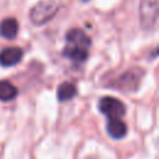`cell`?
Instances as JSON below:
<instances>
[{
	"mask_svg": "<svg viewBox=\"0 0 159 159\" xmlns=\"http://www.w3.org/2000/svg\"><path fill=\"white\" fill-rule=\"evenodd\" d=\"M91 47L89 36L80 29H71L66 34V45L63 48V55L75 61V62H84L88 57Z\"/></svg>",
	"mask_w": 159,
	"mask_h": 159,
	"instance_id": "1",
	"label": "cell"
},
{
	"mask_svg": "<svg viewBox=\"0 0 159 159\" xmlns=\"http://www.w3.org/2000/svg\"><path fill=\"white\" fill-rule=\"evenodd\" d=\"M60 5L56 0H41L30 10V20L40 26L48 22L57 14Z\"/></svg>",
	"mask_w": 159,
	"mask_h": 159,
	"instance_id": "2",
	"label": "cell"
},
{
	"mask_svg": "<svg viewBox=\"0 0 159 159\" xmlns=\"http://www.w3.org/2000/svg\"><path fill=\"white\" fill-rule=\"evenodd\" d=\"M158 17V0H142L139 5L140 25L145 30H152Z\"/></svg>",
	"mask_w": 159,
	"mask_h": 159,
	"instance_id": "3",
	"label": "cell"
},
{
	"mask_svg": "<svg viewBox=\"0 0 159 159\" xmlns=\"http://www.w3.org/2000/svg\"><path fill=\"white\" fill-rule=\"evenodd\" d=\"M98 108L106 117H108V119H120L125 114V106L114 97H102L98 102Z\"/></svg>",
	"mask_w": 159,
	"mask_h": 159,
	"instance_id": "4",
	"label": "cell"
},
{
	"mask_svg": "<svg viewBox=\"0 0 159 159\" xmlns=\"http://www.w3.org/2000/svg\"><path fill=\"white\" fill-rule=\"evenodd\" d=\"M144 72L142 68H130L127 72H124L119 78L116 80V83L113 84L116 88H119L120 91H135L140 83V80L143 77Z\"/></svg>",
	"mask_w": 159,
	"mask_h": 159,
	"instance_id": "5",
	"label": "cell"
},
{
	"mask_svg": "<svg viewBox=\"0 0 159 159\" xmlns=\"http://www.w3.org/2000/svg\"><path fill=\"white\" fill-rule=\"evenodd\" d=\"M22 50L20 47H6L0 51V65L4 67H11L17 65L22 58Z\"/></svg>",
	"mask_w": 159,
	"mask_h": 159,
	"instance_id": "6",
	"label": "cell"
},
{
	"mask_svg": "<svg viewBox=\"0 0 159 159\" xmlns=\"http://www.w3.org/2000/svg\"><path fill=\"white\" fill-rule=\"evenodd\" d=\"M19 32V22L14 17L4 19L0 24V36L7 40H12L17 36Z\"/></svg>",
	"mask_w": 159,
	"mask_h": 159,
	"instance_id": "7",
	"label": "cell"
},
{
	"mask_svg": "<svg viewBox=\"0 0 159 159\" xmlns=\"http://www.w3.org/2000/svg\"><path fill=\"white\" fill-rule=\"evenodd\" d=\"M127 130H128L127 125L122 119H119V118L108 119V122H107V132L112 138L120 139V138L125 137Z\"/></svg>",
	"mask_w": 159,
	"mask_h": 159,
	"instance_id": "8",
	"label": "cell"
},
{
	"mask_svg": "<svg viewBox=\"0 0 159 159\" xmlns=\"http://www.w3.org/2000/svg\"><path fill=\"white\" fill-rule=\"evenodd\" d=\"M77 93L76 86L71 82H63L57 88V99L60 102H66L68 99H72Z\"/></svg>",
	"mask_w": 159,
	"mask_h": 159,
	"instance_id": "9",
	"label": "cell"
},
{
	"mask_svg": "<svg viewBox=\"0 0 159 159\" xmlns=\"http://www.w3.org/2000/svg\"><path fill=\"white\" fill-rule=\"evenodd\" d=\"M17 96V88L9 81H0V101L7 102Z\"/></svg>",
	"mask_w": 159,
	"mask_h": 159,
	"instance_id": "10",
	"label": "cell"
},
{
	"mask_svg": "<svg viewBox=\"0 0 159 159\" xmlns=\"http://www.w3.org/2000/svg\"><path fill=\"white\" fill-rule=\"evenodd\" d=\"M81 1H83V2H87V1H89V0H81Z\"/></svg>",
	"mask_w": 159,
	"mask_h": 159,
	"instance_id": "11",
	"label": "cell"
}]
</instances>
